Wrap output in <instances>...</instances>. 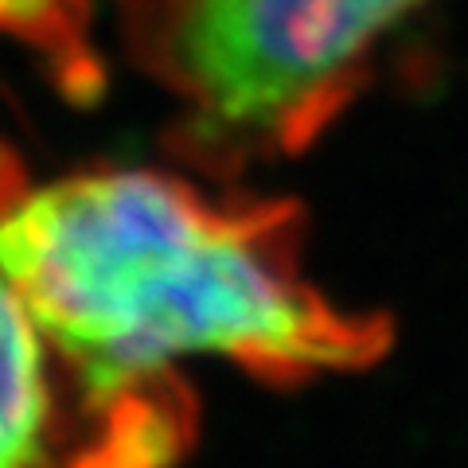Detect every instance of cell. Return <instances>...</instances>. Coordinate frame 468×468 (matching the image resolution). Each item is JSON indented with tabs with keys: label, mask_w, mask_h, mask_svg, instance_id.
I'll return each mask as SVG.
<instances>
[{
	"label": "cell",
	"mask_w": 468,
	"mask_h": 468,
	"mask_svg": "<svg viewBox=\"0 0 468 468\" xmlns=\"http://www.w3.org/2000/svg\"><path fill=\"white\" fill-rule=\"evenodd\" d=\"M0 277L75 390L106 394L215 356L270 387L363 371L394 344L304 273V211L203 192L176 172L101 168L0 211Z\"/></svg>",
	"instance_id": "cell-1"
},
{
	"label": "cell",
	"mask_w": 468,
	"mask_h": 468,
	"mask_svg": "<svg viewBox=\"0 0 468 468\" xmlns=\"http://www.w3.org/2000/svg\"><path fill=\"white\" fill-rule=\"evenodd\" d=\"M418 0H122L125 43L184 106L180 149L215 176L301 156L375 79Z\"/></svg>",
	"instance_id": "cell-2"
},
{
	"label": "cell",
	"mask_w": 468,
	"mask_h": 468,
	"mask_svg": "<svg viewBox=\"0 0 468 468\" xmlns=\"http://www.w3.org/2000/svg\"><path fill=\"white\" fill-rule=\"evenodd\" d=\"M70 378L20 292L0 277V468H67Z\"/></svg>",
	"instance_id": "cell-3"
},
{
	"label": "cell",
	"mask_w": 468,
	"mask_h": 468,
	"mask_svg": "<svg viewBox=\"0 0 468 468\" xmlns=\"http://www.w3.org/2000/svg\"><path fill=\"white\" fill-rule=\"evenodd\" d=\"M86 0H0V32H16L63 58L70 70H90L82 55Z\"/></svg>",
	"instance_id": "cell-4"
},
{
	"label": "cell",
	"mask_w": 468,
	"mask_h": 468,
	"mask_svg": "<svg viewBox=\"0 0 468 468\" xmlns=\"http://www.w3.org/2000/svg\"><path fill=\"white\" fill-rule=\"evenodd\" d=\"M20 192H24V176H20V168H16V160L0 153V211H5Z\"/></svg>",
	"instance_id": "cell-5"
}]
</instances>
